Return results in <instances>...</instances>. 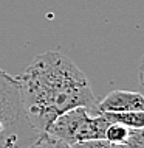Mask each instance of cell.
Segmentation results:
<instances>
[{"mask_svg": "<svg viewBox=\"0 0 144 148\" xmlns=\"http://www.w3.org/2000/svg\"><path fill=\"white\" fill-rule=\"evenodd\" d=\"M17 78L25 112L31 125L45 134L59 115L74 108H85L99 115V100L90 81L68 56L48 50L37 55Z\"/></svg>", "mask_w": 144, "mask_h": 148, "instance_id": "obj_1", "label": "cell"}, {"mask_svg": "<svg viewBox=\"0 0 144 148\" xmlns=\"http://www.w3.org/2000/svg\"><path fill=\"white\" fill-rule=\"evenodd\" d=\"M39 137L25 112L17 78L0 69V148H30Z\"/></svg>", "mask_w": 144, "mask_h": 148, "instance_id": "obj_2", "label": "cell"}, {"mask_svg": "<svg viewBox=\"0 0 144 148\" xmlns=\"http://www.w3.org/2000/svg\"><path fill=\"white\" fill-rule=\"evenodd\" d=\"M109 125L110 122L104 117V114L91 115L85 108L81 106L59 115L45 134L53 136L71 147L78 142L105 139Z\"/></svg>", "mask_w": 144, "mask_h": 148, "instance_id": "obj_3", "label": "cell"}, {"mask_svg": "<svg viewBox=\"0 0 144 148\" xmlns=\"http://www.w3.org/2000/svg\"><path fill=\"white\" fill-rule=\"evenodd\" d=\"M99 112L144 111V94L132 90H113L98 103Z\"/></svg>", "mask_w": 144, "mask_h": 148, "instance_id": "obj_4", "label": "cell"}, {"mask_svg": "<svg viewBox=\"0 0 144 148\" xmlns=\"http://www.w3.org/2000/svg\"><path fill=\"white\" fill-rule=\"evenodd\" d=\"M110 123H119L126 128H144V111L130 112H101Z\"/></svg>", "mask_w": 144, "mask_h": 148, "instance_id": "obj_5", "label": "cell"}, {"mask_svg": "<svg viewBox=\"0 0 144 148\" xmlns=\"http://www.w3.org/2000/svg\"><path fill=\"white\" fill-rule=\"evenodd\" d=\"M121 148H144V128H129L127 137Z\"/></svg>", "mask_w": 144, "mask_h": 148, "instance_id": "obj_6", "label": "cell"}, {"mask_svg": "<svg viewBox=\"0 0 144 148\" xmlns=\"http://www.w3.org/2000/svg\"><path fill=\"white\" fill-rule=\"evenodd\" d=\"M127 133H129V128L119 125V123H110L107 131H105V140H109L112 143H116V145H121L126 140Z\"/></svg>", "mask_w": 144, "mask_h": 148, "instance_id": "obj_7", "label": "cell"}, {"mask_svg": "<svg viewBox=\"0 0 144 148\" xmlns=\"http://www.w3.org/2000/svg\"><path fill=\"white\" fill-rule=\"evenodd\" d=\"M30 148H71V147L61 142L59 139H56L50 134H41V137H39Z\"/></svg>", "mask_w": 144, "mask_h": 148, "instance_id": "obj_8", "label": "cell"}, {"mask_svg": "<svg viewBox=\"0 0 144 148\" xmlns=\"http://www.w3.org/2000/svg\"><path fill=\"white\" fill-rule=\"evenodd\" d=\"M71 148H121L116 143H112L105 139H96V140H85V142H78Z\"/></svg>", "mask_w": 144, "mask_h": 148, "instance_id": "obj_9", "label": "cell"}, {"mask_svg": "<svg viewBox=\"0 0 144 148\" xmlns=\"http://www.w3.org/2000/svg\"><path fill=\"white\" fill-rule=\"evenodd\" d=\"M139 86H141L143 94H144V56L141 59V64H139Z\"/></svg>", "mask_w": 144, "mask_h": 148, "instance_id": "obj_10", "label": "cell"}]
</instances>
